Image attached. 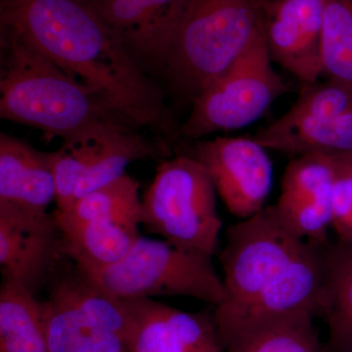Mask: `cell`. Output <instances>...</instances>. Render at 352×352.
Here are the masks:
<instances>
[{"mask_svg": "<svg viewBox=\"0 0 352 352\" xmlns=\"http://www.w3.org/2000/svg\"><path fill=\"white\" fill-rule=\"evenodd\" d=\"M62 233L53 212H36L0 201L2 280L38 295L64 258Z\"/></svg>", "mask_w": 352, "mask_h": 352, "instance_id": "cell-9", "label": "cell"}, {"mask_svg": "<svg viewBox=\"0 0 352 352\" xmlns=\"http://www.w3.org/2000/svg\"><path fill=\"white\" fill-rule=\"evenodd\" d=\"M337 161L324 155H302L292 160L282 178L275 208L305 239L327 244L331 228Z\"/></svg>", "mask_w": 352, "mask_h": 352, "instance_id": "cell-12", "label": "cell"}, {"mask_svg": "<svg viewBox=\"0 0 352 352\" xmlns=\"http://www.w3.org/2000/svg\"><path fill=\"white\" fill-rule=\"evenodd\" d=\"M254 138L265 149L293 156L352 154V108L286 112L263 127Z\"/></svg>", "mask_w": 352, "mask_h": 352, "instance_id": "cell-14", "label": "cell"}, {"mask_svg": "<svg viewBox=\"0 0 352 352\" xmlns=\"http://www.w3.org/2000/svg\"><path fill=\"white\" fill-rule=\"evenodd\" d=\"M321 316L328 328L324 352H352V241L326 248Z\"/></svg>", "mask_w": 352, "mask_h": 352, "instance_id": "cell-18", "label": "cell"}, {"mask_svg": "<svg viewBox=\"0 0 352 352\" xmlns=\"http://www.w3.org/2000/svg\"><path fill=\"white\" fill-rule=\"evenodd\" d=\"M316 317L291 315L244 333L227 344L226 352H324L314 325Z\"/></svg>", "mask_w": 352, "mask_h": 352, "instance_id": "cell-21", "label": "cell"}, {"mask_svg": "<svg viewBox=\"0 0 352 352\" xmlns=\"http://www.w3.org/2000/svg\"><path fill=\"white\" fill-rule=\"evenodd\" d=\"M185 151L207 168L217 193L234 217L247 219L265 208L272 188L273 166L267 149L256 139H201Z\"/></svg>", "mask_w": 352, "mask_h": 352, "instance_id": "cell-8", "label": "cell"}, {"mask_svg": "<svg viewBox=\"0 0 352 352\" xmlns=\"http://www.w3.org/2000/svg\"><path fill=\"white\" fill-rule=\"evenodd\" d=\"M323 4L324 74L352 89V0H323Z\"/></svg>", "mask_w": 352, "mask_h": 352, "instance_id": "cell-22", "label": "cell"}, {"mask_svg": "<svg viewBox=\"0 0 352 352\" xmlns=\"http://www.w3.org/2000/svg\"><path fill=\"white\" fill-rule=\"evenodd\" d=\"M107 134L99 138L63 142L59 149L53 151V173L57 210L65 212L75 203L76 188L95 156L98 141Z\"/></svg>", "mask_w": 352, "mask_h": 352, "instance_id": "cell-23", "label": "cell"}, {"mask_svg": "<svg viewBox=\"0 0 352 352\" xmlns=\"http://www.w3.org/2000/svg\"><path fill=\"white\" fill-rule=\"evenodd\" d=\"M263 0H185L162 63L171 94L192 104L264 34Z\"/></svg>", "mask_w": 352, "mask_h": 352, "instance_id": "cell-4", "label": "cell"}, {"mask_svg": "<svg viewBox=\"0 0 352 352\" xmlns=\"http://www.w3.org/2000/svg\"><path fill=\"white\" fill-rule=\"evenodd\" d=\"M0 50L2 120L38 129L46 142L98 138L136 126L100 94L19 41L0 38Z\"/></svg>", "mask_w": 352, "mask_h": 352, "instance_id": "cell-3", "label": "cell"}, {"mask_svg": "<svg viewBox=\"0 0 352 352\" xmlns=\"http://www.w3.org/2000/svg\"><path fill=\"white\" fill-rule=\"evenodd\" d=\"M336 161L339 168L333 191L331 228L338 241L347 242L352 241V173Z\"/></svg>", "mask_w": 352, "mask_h": 352, "instance_id": "cell-24", "label": "cell"}, {"mask_svg": "<svg viewBox=\"0 0 352 352\" xmlns=\"http://www.w3.org/2000/svg\"><path fill=\"white\" fill-rule=\"evenodd\" d=\"M323 0H263L264 36L272 62L303 85L324 74Z\"/></svg>", "mask_w": 352, "mask_h": 352, "instance_id": "cell-10", "label": "cell"}, {"mask_svg": "<svg viewBox=\"0 0 352 352\" xmlns=\"http://www.w3.org/2000/svg\"><path fill=\"white\" fill-rule=\"evenodd\" d=\"M139 182L124 175L80 197L65 212L54 210L61 219L78 222H113L138 226L141 224Z\"/></svg>", "mask_w": 352, "mask_h": 352, "instance_id": "cell-20", "label": "cell"}, {"mask_svg": "<svg viewBox=\"0 0 352 352\" xmlns=\"http://www.w3.org/2000/svg\"><path fill=\"white\" fill-rule=\"evenodd\" d=\"M54 154L36 149L25 139L0 133V201L47 212L55 201Z\"/></svg>", "mask_w": 352, "mask_h": 352, "instance_id": "cell-15", "label": "cell"}, {"mask_svg": "<svg viewBox=\"0 0 352 352\" xmlns=\"http://www.w3.org/2000/svg\"><path fill=\"white\" fill-rule=\"evenodd\" d=\"M288 87L272 67L264 34L192 102L179 124L183 142L250 126L263 117Z\"/></svg>", "mask_w": 352, "mask_h": 352, "instance_id": "cell-7", "label": "cell"}, {"mask_svg": "<svg viewBox=\"0 0 352 352\" xmlns=\"http://www.w3.org/2000/svg\"><path fill=\"white\" fill-rule=\"evenodd\" d=\"M54 215L61 230L65 256L87 272L119 263L140 237L138 226L113 222L72 221Z\"/></svg>", "mask_w": 352, "mask_h": 352, "instance_id": "cell-17", "label": "cell"}, {"mask_svg": "<svg viewBox=\"0 0 352 352\" xmlns=\"http://www.w3.org/2000/svg\"><path fill=\"white\" fill-rule=\"evenodd\" d=\"M140 61L161 68L185 0H80Z\"/></svg>", "mask_w": 352, "mask_h": 352, "instance_id": "cell-13", "label": "cell"}, {"mask_svg": "<svg viewBox=\"0 0 352 352\" xmlns=\"http://www.w3.org/2000/svg\"><path fill=\"white\" fill-rule=\"evenodd\" d=\"M41 302L50 352H131L119 336L101 326L63 293L48 285Z\"/></svg>", "mask_w": 352, "mask_h": 352, "instance_id": "cell-16", "label": "cell"}, {"mask_svg": "<svg viewBox=\"0 0 352 352\" xmlns=\"http://www.w3.org/2000/svg\"><path fill=\"white\" fill-rule=\"evenodd\" d=\"M0 38L47 58L136 126L150 129L164 147L182 143L161 87L80 0H0Z\"/></svg>", "mask_w": 352, "mask_h": 352, "instance_id": "cell-1", "label": "cell"}, {"mask_svg": "<svg viewBox=\"0 0 352 352\" xmlns=\"http://www.w3.org/2000/svg\"><path fill=\"white\" fill-rule=\"evenodd\" d=\"M87 273L120 300L185 296L214 307L224 298L223 282L212 256L182 249L163 239L140 236L119 263Z\"/></svg>", "mask_w": 352, "mask_h": 352, "instance_id": "cell-6", "label": "cell"}, {"mask_svg": "<svg viewBox=\"0 0 352 352\" xmlns=\"http://www.w3.org/2000/svg\"><path fill=\"white\" fill-rule=\"evenodd\" d=\"M132 319L131 352H226L214 307L187 312L153 298L122 300Z\"/></svg>", "mask_w": 352, "mask_h": 352, "instance_id": "cell-11", "label": "cell"}, {"mask_svg": "<svg viewBox=\"0 0 352 352\" xmlns=\"http://www.w3.org/2000/svg\"><path fill=\"white\" fill-rule=\"evenodd\" d=\"M335 159L338 160L340 164H344L352 173V154L347 155V156L335 157Z\"/></svg>", "mask_w": 352, "mask_h": 352, "instance_id": "cell-25", "label": "cell"}, {"mask_svg": "<svg viewBox=\"0 0 352 352\" xmlns=\"http://www.w3.org/2000/svg\"><path fill=\"white\" fill-rule=\"evenodd\" d=\"M328 244L303 238L274 205L229 226L220 254L224 298L214 307L222 346L291 315L321 316Z\"/></svg>", "mask_w": 352, "mask_h": 352, "instance_id": "cell-2", "label": "cell"}, {"mask_svg": "<svg viewBox=\"0 0 352 352\" xmlns=\"http://www.w3.org/2000/svg\"><path fill=\"white\" fill-rule=\"evenodd\" d=\"M0 352H50L41 303L20 285L0 286Z\"/></svg>", "mask_w": 352, "mask_h": 352, "instance_id": "cell-19", "label": "cell"}, {"mask_svg": "<svg viewBox=\"0 0 352 352\" xmlns=\"http://www.w3.org/2000/svg\"><path fill=\"white\" fill-rule=\"evenodd\" d=\"M217 190L188 152L164 157L141 198V224L170 244L214 256L222 229Z\"/></svg>", "mask_w": 352, "mask_h": 352, "instance_id": "cell-5", "label": "cell"}]
</instances>
